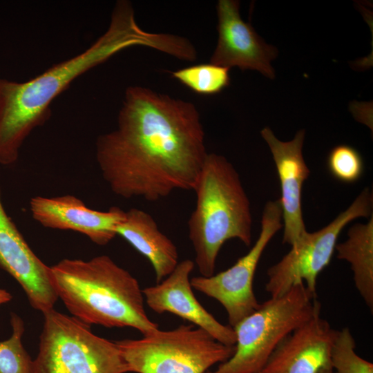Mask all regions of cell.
Returning a JSON list of instances; mask_svg holds the SVG:
<instances>
[{"label":"cell","instance_id":"obj_1","mask_svg":"<svg viewBox=\"0 0 373 373\" xmlns=\"http://www.w3.org/2000/svg\"><path fill=\"white\" fill-rule=\"evenodd\" d=\"M204 137L193 103L129 86L117 128L97 140L96 159L115 195L155 202L193 189L209 153Z\"/></svg>","mask_w":373,"mask_h":373},{"label":"cell","instance_id":"obj_2","mask_svg":"<svg viewBox=\"0 0 373 373\" xmlns=\"http://www.w3.org/2000/svg\"><path fill=\"white\" fill-rule=\"evenodd\" d=\"M169 43L166 34L142 30L131 3L118 1L108 29L84 52L24 82L0 79V164L17 160L27 137L49 119L52 101L76 78L124 49L144 46L164 52Z\"/></svg>","mask_w":373,"mask_h":373},{"label":"cell","instance_id":"obj_3","mask_svg":"<svg viewBox=\"0 0 373 373\" xmlns=\"http://www.w3.org/2000/svg\"><path fill=\"white\" fill-rule=\"evenodd\" d=\"M50 268L57 298L79 321L106 327H130L143 335L159 329L146 314L137 280L109 256L66 258Z\"/></svg>","mask_w":373,"mask_h":373},{"label":"cell","instance_id":"obj_4","mask_svg":"<svg viewBox=\"0 0 373 373\" xmlns=\"http://www.w3.org/2000/svg\"><path fill=\"white\" fill-rule=\"evenodd\" d=\"M195 205L188 220L195 264L202 276L214 274L226 241L251 244L250 202L238 173L222 155L208 153L193 189Z\"/></svg>","mask_w":373,"mask_h":373},{"label":"cell","instance_id":"obj_5","mask_svg":"<svg viewBox=\"0 0 373 373\" xmlns=\"http://www.w3.org/2000/svg\"><path fill=\"white\" fill-rule=\"evenodd\" d=\"M321 309L316 294L303 283L270 298L233 327L234 352L206 373H260L278 345Z\"/></svg>","mask_w":373,"mask_h":373},{"label":"cell","instance_id":"obj_6","mask_svg":"<svg viewBox=\"0 0 373 373\" xmlns=\"http://www.w3.org/2000/svg\"><path fill=\"white\" fill-rule=\"evenodd\" d=\"M33 373H126L115 342L95 335L89 325L52 309L44 313Z\"/></svg>","mask_w":373,"mask_h":373},{"label":"cell","instance_id":"obj_7","mask_svg":"<svg viewBox=\"0 0 373 373\" xmlns=\"http://www.w3.org/2000/svg\"><path fill=\"white\" fill-rule=\"evenodd\" d=\"M115 343L128 372L135 373H206L229 359L235 350L193 324Z\"/></svg>","mask_w":373,"mask_h":373},{"label":"cell","instance_id":"obj_8","mask_svg":"<svg viewBox=\"0 0 373 373\" xmlns=\"http://www.w3.org/2000/svg\"><path fill=\"white\" fill-rule=\"evenodd\" d=\"M372 193L365 188L327 226L313 233L307 231L279 262L269 268L265 290L270 297H279L300 283L316 294L317 277L330 262L341 231L353 220L372 216Z\"/></svg>","mask_w":373,"mask_h":373},{"label":"cell","instance_id":"obj_9","mask_svg":"<svg viewBox=\"0 0 373 373\" xmlns=\"http://www.w3.org/2000/svg\"><path fill=\"white\" fill-rule=\"evenodd\" d=\"M283 227L279 199L268 201L263 209L260 233L250 250L224 271L190 280L192 287L223 306L231 327H233L259 307L260 303L254 291L255 272L267 245Z\"/></svg>","mask_w":373,"mask_h":373},{"label":"cell","instance_id":"obj_10","mask_svg":"<svg viewBox=\"0 0 373 373\" xmlns=\"http://www.w3.org/2000/svg\"><path fill=\"white\" fill-rule=\"evenodd\" d=\"M239 6L238 1H218V39L210 63L228 68L237 66L242 70H258L273 79L275 74L271 61L277 57L278 50L242 20Z\"/></svg>","mask_w":373,"mask_h":373},{"label":"cell","instance_id":"obj_11","mask_svg":"<svg viewBox=\"0 0 373 373\" xmlns=\"http://www.w3.org/2000/svg\"><path fill=\"white\" fill-rule=\"evenodd\" d=\"M194 267L191 260H183L156 285L143 289L146 304L157 314L172 313L204 329L218 342L234 346L233 328L220 323L195 296L189 278Z\"/></svg>","mask_w":373,"mask_h":373},{"label":"cell","instance_id":"obj_12","mask_svg":"<svg viewBox=\"0 0 373 373\" xmlns=\"http://www.w3.org/2000/svg\"><path fill=\"white\" fill-rule=\"evenodd\" d=\"M0 267L21 286L30 304L44 313L54 308L57 296L50 268L32 251L6 213L0 195Z\"/></svg>","mask_w":373,"mask_h":373},{"label":"cell","instance_id":"obj_13","mask_svg":"<svg viewBox=\"0 0 373 373\" xmlns=\"http://www.w3.org/2000/svg\"><path fill=\"white\" fill-rule=\"evenodd\" d=\"M30 210L41 225L81 233L99 245H107L117 236V227L125 217V211L119 207L93 210L71 195L32 198Z\"/></svg>","mask_w":373,"mask_h":373},{"label":"cell","instance_id":"obj_14","mask_svg":"<svg viewBox=\"0 0 373 373\" xmlns=\"http://www.w3.org/2000/svg\"><path fill=\"white\" fill-rule=\"evenodd\" d=\"M260 134L271 151L280 183L283 242L291 246L307 231L301 206L302 187L310 173L302 153L305 131L300 130L289 142L279 140L268 127Z\"/></svg>","mask_w":373,"mask_h":373},{"label":"cell","instance_id":"obj_15","mask_svg":"<svg viewBox=\"0 0 373 373\" xmlns=\"http://www.w3.org/2000/svg\"><path fill=\"white\" fill-rule=\"evenodd\" d=\"M337 330L316 312L276 347L260 373H319L332 368L330 350Z\"/></svg>","mask_w":373,"mask_h":373},{"label":"cell","instance_id":"obj_16","mask_svg":"<svg viewBox=\"0 0 373 373\" xmlns=\"http://www.w3.org/2000/svg\"><path fill=\"white\" fill-rule=\"evenodd\" d=\"M117 235L126 240L151 262L157 283L169 275L178 264V251L173 242L158 228L147 212L131 208L117 225Z\"/></svg>","mask_w":373,"mask_h":373},{"label":"cell","instance_id":"obj_17","mask_svg":"<svg viewBox=\"0 0 373 373\" xmlns=\"http://www.w3.org/2000/svg\"><path fill=\"white\" fill-rule=\"evenodd\" d=\"M337 258L348 262L355 287L363 301L373 309V216L367 223H357L347 232V239L336 244Z\"/></svg>","mask_w":373,"mask_h":373},{"label":"cell","instance_id":"obj_18","mask_svg":"<svg viewBox=\"0 0 373 373\" xmlns=\"http://www.w3.org/2000/svg\"><path fill=\"white\" fill-rule=\"evenodd\" d=\"M172 77L200 95L219 93L230 84L229 68L211 63L180 68Z\"/></svg>","mask_w":373,"mask_h":373},{"label":"cell","instance_id":"obj_19","mask_svg":"<svg viewBox=\"0 0 373 373\" xmlns=\"http://www.w3.org/2000/svg\"><path fill=\"white\" fill-rule=\"evenodd\" d=\"M10 323L11 336L0 341V373H33V361L21 341L25 331L23 321L12 313Z\"/></svg>","mask_w":373,"mask_h":373},{"label":"cell","instance_id":"obj_20","mask_svg":"<svg viewBox=\"0 0 373 373\" xmlns=\"http://www.w3.org/2000/svg\"><path fill=\"white\" fill-rule=\"evenodd\" d=\"M356 342L348 327L337 330L330 350V365L334 373H373L372 363L355 352Z\"/></svg>","mask_w":373,"mask_h":373},{"label":"cell","instance_id":"obj_21","mask_svg":"<svg viewBox=\"0 0 373 373\" xmlns=\"http://www.w3.org/2000/svg\"><path fill=\"white\" fill-rule=\"evenodd\" d=\"M327 165L331 175L345 183L358 180L364 170L360 153L354 147L345 144L336 146L330 151Z\"/></svg>","mask_w":373,"mask_h":373},{"label":"cell","instance_id":"obj_22","mask_svg":"<svg viewBox=\"0 0 373 373\" xmlns=\"http://www.w3.org/2000/svg\"><path fill=\"white\" fill-rule=\"evenodd\" d=\"M12 298V295L8 291L0 289V305L9 302Z\"/></svg>","mask_w":373,"mask_h":373},{"label":"cell","instance_id":"obj_23","mask_svg":"<svg viewBox=\"0 0 373 373\" xmlns=\"http://www.w3.org/2000/svg\"><path fill=\"white\" fill-rule=\"evenodd\" d=\"M319 373H334L332 368H327L322 370Z\"/></svg>","mask_w":373,"mask_h":373}]
</instances>
